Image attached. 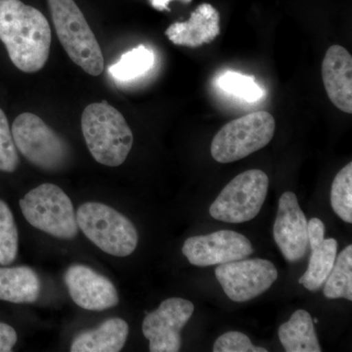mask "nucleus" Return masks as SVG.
<instances>
[{
  "label": "nucleus",
  "mask_w": 352,
  "mask_h": 352,
  "mask_svg": "<svg viewBox=\"0 0 352 352\" xmlns=\"http://www.w3.org/2000/svg\"><path fill=\"white\" fill-rule=\"evenodd\" d=\"M0 41L16 68L36 73L50 57V23L41 11L21 0H0Z\"/></svg>",
  "instance_id": "nucleus-1"
},
{
  "label": "nucleus",
  "mask_w": 352,
  "mask_h": 352,
  "mask_svg": "<svg viewBox=\"0 0 352 352\" xmlns=\"http://www.w3.org/2000/svg\"><path fill=\"white\" fill-rule=\"evenodd\" d=\"M83 138L97 163L120 166L133 145V134L120 111L107 101L92 103L82 116Z\"/></svg>",
  "instance_id": "nucleus-2"
},
{
  "label": "nucleus",
  "mask_w": 352,
  "mask_h": 352,
  "mask_svg": "<svg viewBox=\"0 0 352 352\" xmlns=\"http://www.w3.org/2000/svg\"><path fill=\"white\" fill-rule=\"evenodd\" d=\"M57 36L74 63L98 76L104 71V57L96 36L75 0H47Z\"/></svg>",
  "instance_id": "nucleus-3"
},
{
  "label": "nucleus",
  "mask_w": 352,
  "mask_h": 352,
  "mask_svg": "<svg viewBox=\"0 0 352 352\" xmlns=\"http://www.w3.org/2000/svg\"><path fill=\"white\" fill-rule=\"evenodd\" d=\"M78 228L106 254L124 258L135 251L138 233L124 214L97 201H87L76 212Z\"/></svg>",
  "instance_id": "nucleus-4"
},
{
  "label": "nucleus",
  "mask_w": 352,
  "mask_h": 352,
  "mask_svg": "<svg viewBox=\"0 0 352 352\" xmlns=\"http://www.w3.org/2000/svg\"><path fill=\"white\" fill-rule=\"evenodd\" d=\"M25 220L34 228L62 240L78 233L73 203L57 185L43 183L28 192L19 201Z\"/></svg>",
  "instance_id": "nucleus-5"
},
{
  "label": "nucleus",
  "mask_w": 352,
  "mask_h": 352,
  "mask_svg": "<svg viewBox=\"0 0 352 352\" xmlns=\"http://www.w3.org/2000/svg\"><path fill=\"white\" fill-rule=\"evenodd\" d=\"M276 122L266 111L252 112L227 122L215 134L210 153L217 163L239 161L270 144Z\"/></svg>",
  "instance_id": "nucleus-6"
},
{
  "label": "nucleus",
  "mask_w": 352,
  "mask_h": 352,
  "mask_svg": "<svg viewBox=\"0 0 352 352\" xmlns=\"http://www.w3.org/2000/svg\"><path fill=\"white\" fill-rule=\"evenodd\" d=\"M16 148L34 166L46 171L63 168L69 159V148L59 134L38 116L23 113L12 124Z\"/></svg>",
  "instance_id": "nucleus-7"
},
{
  "label": "nucleus",
  "mask_w": 352,
  "mask_h": 352,
  "mask_svg": "<svg viewBox=\"0 0 352 352\" xmlns=\"http://www.w3.org/2000/svg\"><path fill=\"white\" fill-rule=\"evenodd\" d=\"M270 187V178L261 170H249L234 177L210 208L214 219L244 223L261 212Z\"/></svg>",
  "instance_id": "nucleus-8"
},
{
  "label": "nucleus",
  "mask_w": 352,
  "mask_h": 352,
  "mask_svg": "<svg viewBox=\"0 0 352 352\" xmlns=\"http://www.w3.org/2000/svg\"><path fill=\"white\" fill-rule=\"evenodd\" d=\"M214 273L227 296L235 302H249L261 296L278 278L274 264L261 258L219 264Z\"/></svg>",
  "instance_id": "nucleus-9"
},
{
  "label": "nucleus",
  "mask_w": 352,
  "mask_h": 352,
  "mask_svg": "<svg viewBox=\"0 0 352 352\" xmlns=\"http://www.w3.org/2000/svg\"><path fill=\"white\" fill-rule=\"evenodd\" d=\"M193 312L194 305L190 300L170 298L148 314L143 320L142 332L149 340L150 351H179L182 342L180 333Z\"/></svg>",
  "instance_id": "nucleus-10"
},
{
  "label": "nucleus",
  "mask_w": 352,
  "mask_h": 352,
  "mask_svg": "<svg viewBox=\"0 0 352 352\" xmlns=\"http://www.w3.org/2000/svg\"><path fill=\"white\" fill-rule=\"evenodd\" d=\"M182 252L192 265L206 267L247 258L254 252V247L242 234L219 230L188 238Z\"/></svg>",
  "instance_id": "nucleus-11"
},
{
  "label": "nucleus",
  "mask_w": 352,
  "mask_h": 352,
  "mask_svg": "<svg viewBox=\"0 0 352 352\" xmlns=\"http://www.w3.org/2000/svg\"><path fill=\"white\" fill-rule=\"evenodd\" d=\"M64 281L72 300L82 309L103 311L119 305V294L112 282L87 265L69 266Z\"/></svg>",
  "instance_id": "nucleus-12"
},
{
  "label": "nucleus",
  "mask_w": 352,
  "mask_h": 352,
  "mask_svg": "<svg viewBox=\"0 0 352 352\" xmlns=\"http://www.w3.org/2000/svg\"><path fill=\"white\" fill-rule=\"evenodd\" d=\"M273 236L288 263H298L307 254V219L293 192H285L280 198Z\"/></svg>",
  "instance_id": "nucleus-13"
},
{
  "label": "nucleus",
  "mask_w": 352,
  "mask_h": 352,
  "mask_svg": "<svg viewBox=\"0 0 352 352\" xmlns=\"http://www.w3.org/2000/svg\"><path fill=\"white\" fill-rule=\"evenodd\" d=\"M322 80L333 105L352 113V57L349 50L340 45L329 48L322 62Z\"/></svg>",
  "instance_id": "nucleus-14"
},
{
  "label": "nucleus",
  "mask_w": 352,
  "mask_h": 352,
  "mask_svg": "<svg viewBox=\"0 0 352 352\" xmlns=\"http://www.w3.org/2000/svg\"><path fill=\"white\" fill-rule=\"evenodd\" d=\"M220 14L212 4L197 7L186 22H176L166 29V38L184 47L197 48L212 43L220 34Z\"/></svg>",
  "instance_id": "nucleus-15"
},
{
  "label": "nucleus",
  "mask_w": 352,
  "mask_h": 352,
  "mask_svg": "<svg viewBox=\"0 0 352 352\" xmlns=\"http://www.w3.org/2000/svg\"><path fill=\"white\" fill-rule=\"evenodd\" d=\"M129 333L124 319H108L99 327L78 333L72 342L71 351L119 352L126 344Z\"/></svg>",
  "instance_id": "nucleus-16"
},
{
  "label": "nucleus",
  "mask_w": 352,
  "mask_h": 352,
  "mask_svg": "<svg viewBox=\"0 0 352 352\" xmlns=\"http://www.w3.org/2000/svg\"><path fill=\"white\" fill-rule=\"evenodd\" d=\"M41 292V280L31 267H0V300L32 303L38 300Z\"/></svg>",
  "instance_id": "nucleus-17"
},
{
  "label": "nucleus",
  "mask_w": 352,
  "mask_h": 352,
  "mask_svg": "<svg viewBox=\"0 0 352 352\" xmlns=\"http://www.w3.org/2000/svg\"><path fill=\"white\" fill-rule=\"evenodd\" d=\"M280 342L287 352H321L311 315L296 310L278 330Z\"/></svg>",
  "instance_id": "nucleus-18"
},
{
  "label": "nucleus",
  "mask_w": 352,
  "mask_h": 352,
  "mask_svg": "<svg viewBox=\"0 0 352 352\" xmlns=\"http://www.w3.org/2000/svg\"><path fill=\"white\" fill-rule=\"evenodd\" d=\"M338 241L325 239L320 245L311 249L307 270L298 280L310 292L320 289L325 284L335 264L338 254Z\"/></svg>",
  "instance_id": "nucleus-19"
},
{
  "label": "nucleus",
  "mask_w": 352,
  "mask_h": 352,
  "mask_svg": "<svg viewBox=\"0 0 352 352\" xmlns=\"http://www.w3.org/2000/svg\"><path fill=\"white\" fill-rule=\"evenodd\" d=\"M154 62L153 51L140 44L122 55L119 61L109 68V73L115 80L129 82L149 72Z\"/></svg>",
  "instance_id": "nucleus-20"
},
{
  "label": "nucleus",
  "mask_w": 352,
  "mask_h": 352,
  "mask_svg": "<svg viewBox=\"0 0 352 352\" xmlns=\"http://www.w3.org/2000/svg\"><path fill=\"white\" fill-rule=\"evenodd\" d=\"M324 296L329 300H352V245H347L337 258L325 282Z\"/></svg>",
  "instance_id": "nucleus-21"
},
{
  "label": "nucleus",
  "mask_w": 352,
  "mask_h": 352,
  "mask_svg": "<svg viewBox=\"0 0 352 352\" xmlns=\"http://www.w3.org/2000/svg\"><path fill=\"white\" fill-rule=\"evenodd\" d=\"M217 87L226 94L234 95L249 103L261 100L264 90L252 76L243 75L238 72L227 71L220 74L215 80Z\"/></svg>",
  "instance_id": "nucleus-22"
},
{
  "label": "nucleus",
  "mask_w": 352,
  "mask_h": 352,
  "mask_svg": "<svg viewBox=\"0 0 352 352\" xmlns=\"http://www.w3.org/2000/svg\"><path fill=\"white\" fill-rule=\"evenodd\" d=\"M331 205L340 219L352 222V163L336 175L331 189Z\"/></svg>",
  "instance_id": "nucleus-23"
},
{
  "label": "nucleus",
  "mask_w": 352,
  "mask_h": 352,
  "mask_svg": "<svg viewBox=\"0 0 352 352\" xmlns=\"http://www.w3.org/2000/svg\"><path fill=\"white\" fill-rule=\"evenodd\" d=\"M19 235L14 215L8 205L0 200V264L13 263L17 258Z\"/></svg>",
  "instance_id": "nucleus-24"
},
{
  "label": "nucleus",
  "mask_w": 352,
  "mask_h": 352,
  "mask_svg": "<svg viewBox=\"0 0 352 352\" xmlns=\"http://www.w3.org/2000/svg\"><path fill=\"white\" fill-rule=\"evenodd\" d=\"M20 164L18 150L6 113L0 109V170L14 173Z\"/></svg>",
  "instance_id": "nucleus-25"
},
{
  "label": "nucleus",
  "mask_w": 352,
  "mask_h": 352,
  "mask_svg": "<svg viewBox=\"0 0 352 352\" xmlns=\"http://www.w3.org/2000/svg\"><path fill=\"white\" fill-rule=\"evenodd\" d=\"M214 352H267L263 347L254 346L245 333L227 332L215 340Z\"/></svg>",
  "instance_id": "nucleus-26"
},
{
  "label": "nucleus",
  "mask_w": 352,
  "mask_h": 352,
  "mask_svg": "<svg viewBox=\"0 0 352 352\" xmlns=\"http://www.w3.org/2000/svg\"><path fill=\"white\" fill-rule=\"evenodd\" d=\"M308 245L310 249L317 247L325 240V226L321 219H311L307 221Z\"/></svg>",
  "instance_id": "nucleus-27"
},
{
  "label": "nucleus",
  "mask_w": 352,
  "mask_h": 352,
  "mask_svg": "<svg viewBox=\"0 0 352 352\" xmlns=\"http://www.w3.org/2000/svg\"><path fill=\"white\" fill-rule=\"evenodd\" d=\"M18 340L15 329L10 325L0 322V352L12 351Z\"/></svg>",
  "instance_id": "nucleus-28"
},
{
  "label": "nucleus",
  "mask_w": 352,
  "mask_h": 352,
  "mask_svg": "<svg viewBox=\"0 0 352 352\" xmlns=\"http://www.w3.org/2000/svg\"><path fill=\"white\" fill-rule=\"evenodd\" d=\"M171 0H150L152 6L159 11L168 10V3ZM186 2H191L192 0H184Z\"/></svg>",
  "instance_id": "nucleus-29"
}]
</instances>
